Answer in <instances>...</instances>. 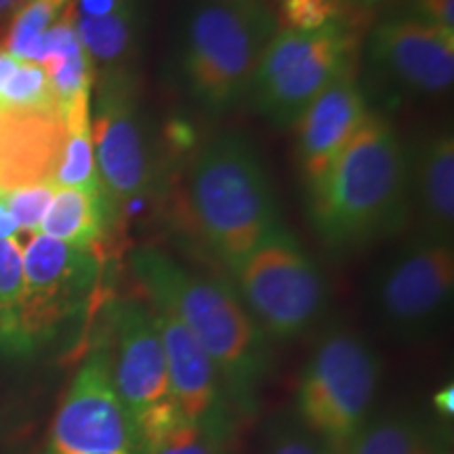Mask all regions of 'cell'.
Segmentation results:
<instances>
[{"label":"cell","mask_w":454,"mask_h":454,"mask_svg":"<svg viewBox=\"0 0 454 454\" xmlns=\"http://www.w3.org/2000/svg\"><path fill=\"white\" fill-rule=\"evenodd\" d=\"M130 271L147 301L177 317L211 357L240 423L254 421L274 356L271 340L244 308L234 286L185 268L152 247L133 251Z\"/></svg>","instance_id":"1"},{"label":"cell","mask_w":454,"mask_h":454,"mask_svg":"<svg viewBox=\"0 0 454 454\" xmlns=\"http://www.w3.org/2000/svg\"><path fill=\"white\" fill-rule=\"evenodd\" d=\"M308 194L311 223L331 251L364 248L406 223L411 152L387 118L368 110L354 139Z\"/></svg>","instance_id":"2"},{"label":"cell","mask_w":454,"mask_h":454,"mask_svg":"<svg viewBox=\"0 0 454 454\" xmlns=\"http://www.w3.org/2000/svg\"><path fill=\"white\" fill-rule=\"evenodd\" d=\"M187 207L198 236L227 270L280 225L268 170L236 133L200 147L187 175Z\"/></svg>","instance_id":"3"},{"label":"cell","mask_w":454,"mask_h":454,"mask_svg":"<svg viewBox=\"0 0 454 454\" xmlns=\"http://www.w3.org/2000/svg\"><path fill=\"white\" fill-rule=\"evenodd\" d=\"M276 32L271 11L236 0H196L181 27L179 72L187 95L213 114L240 104Z\"/></svg>","instance_id":"4"},{"label":"cell","mask_w":454,"mask_h":454,"mask_svg":"<svg viewBox=\"0 0 454 454\" xmlns=\"http://www.w3.org/2000/svg\"><path fill=\"white\" fill-rule=\"evenodd\" d=\"M383 362L364 334L328 326L301 371L293 414L331 454H348L377 414Z\"/></svg>","instance_id":"5"},{"label":"cell","mask_w":454,"mask_h":454,"mask_svg":"<svg viewBox=\"0 0 454 454\" xmlns=\"http://www.w3.org/2000/svg\"><path fill=\"white\" fill-rule=\"evenodd\" d=\"M231 286L271 343H288L322 322L328 286L316 261L278 225L230 270Z\"/></svg>","instance_id":"6"},{"label":"cell","mask_w":454,"mask_h":454,"mask_svg":"<svg viewBox=\"0 0 454 454\" xmlns=\"http://www.w3.org/2000/svg\"><path fill=\"white\" fill-rule=\"evenodd\" d=\"M104 261L99 248H76L34 234L24 247L21 357L55 348L76 331L99 297Z\"/></svg>","instance_id":"7"},{"label":"cell","mask_w":454,"mask_h":454,"mask_svg":"<svg viewBox=\"0 0 454 454\" xmlns=\"http://www.w3.org/2000/svg\"><path fill=\"white\" fill-rule=\"evenodd\" d=\"M357 38L345 20L314 32L278 30L261 55L248 99L276 127L301 114L339 74L356 66Z\"/></svg>","instance_id":"8"},{"label":"cell","mask_w":454,"mask_h":454,"mask_svg":"<svg viewBox=\"0 0 454 454\" xmlns=\"http://www.w3.org/2000/svg\"><path fill=\"white\" fill-rule=\"evenodd\" d=\"M454 294L452 242L414 236L379 268L371 282V305L391 339H427L446 320Z\"/></svg>","instance_id":"9"},{"label":"cell","mask_w":454,"mask_h":454,"mask_svg":"<svg viewBox=\"0 0 454 454\" xmlns=\"http://www.w3.org/2000/svg\"><path fill=\"white\" fill-rule=\"evenodd\" d=\"M107 349L114 389L139 442L181 417L170 395L160 326L150 301L122 299L114 305Z\"/></svg>","instance_id":"10"},{"label":"cell","mask_w":454,"mask_h":454,"mask_svg":"<svg viewBox=\"0 0 454 454\" xmlns=\"http://www.w3.org/2000/svg\"><path fill=\"white\" fill-rule=\"evenodd\" d=\"M43 454H141L112 381L107 343L95 345L67 385Z\"/></svg>","instance_id":"11"},{"label":"cell","mask_w":454,"mask_h":454,"mask_svg":"<svg viewBox=\"0 0 454 454\" xmlns=\"http://www.w3.org/2000/svg\"><path fill=\"white\" fill-rule=\"evenodd\" d=\"M90 133L101 185L116 213L150 194L156 184L154 152L122 67L101 76L90 106Z\"/></svg>","instance_id":"12"},{"label":"cell","mask_w":454,"mask_h":454,"mask_svg":"<svg viewBox=\"0 0 454 454\" xmlns=\"http://www.w3.org/2000/svg\"><path fill=\"white\" fill-rule=\"evenodd\" d=\"M366 61L394 98H438L454 82V34L411 15L389 17L368 34Z\"/></svg>","instance_id":"13"},{"label":"cell","mask_w":454,"mask_h":454,"mask_svg":"<svg viewBox=\"0 0 454 454\" xmlns=\"http://www.w3.org/2000/svg\"><path fill=\"white\" fill-rule=\"evenodd\" d=\"M154 311L167 356L170 395L179 414L219 446L234 452L240 435V419L217 368L177 317L160 308H154Z\"/></svg>","instance_id":"14"},{"label":"cell","mask_w":454,"mask_h":454,"mask_svg":"<svg viewBox=\"0 0 454 454\" xmlns=\"http://www.w3.org/2000/svg\"><path fill=\"white\" fill-rule=\"evenodd\" d=\"M368 114L356 66L339 74L294 122L297 160L308 187L322 179L360 130Z\"/></svg>","instance_id":"15"},{"label":"cell","mask_w":454,"mask_h":454,"mask_svg":"<svg viewBox=\"0 0 454 454\" xmlns=\"http://www.w3.org/2000/svg\"><path fill=\"white\" fill-rule=\"evenodd\" d=\"M64 141L61 116L0 110V192L51 184Z\"/></svg>","instance_id":"16"},{"label":"cell","mask_w":454,"mask_h":454,"mask_svg":"<svg viewBox=\"0 0 454 454\" xmlns=\"http://www.w3.org/2000/svg\"><path fill=\"white\" fill-rule=\"evenodd\" d=\"M411 202L421 217V231L452 242L454 234V137L438 130L411 154Z\"/></svg>","instance_id":"17"},{"label":"cell","mask_w":454,"mask_h":454,"mask_svg":"<svg viewBox=\"0 0 454 454\" xmlns=\"http://www.w3.org/2000/svg\"><path fill=\"white\" fill-rule=\"evenodd\" d=\"M348 454H450L448 434L434 414L394 408L374 414Z\"/></svg>","instance_id":"18"},{"label":"cell","mask_w":454,"mask_h":454,"mask_svg":"<svg viewBox=\"0 0 454 454\" xmlns=\"http://www.w3.org/2000/svg\"><path fill=\"white\" fill-rule=\"evenodd\" d=\"M116 208L106 190L55 187L41 234L76 248H99Z\"/></svg>","instance_id":"19"},{"label":"cell","mask_w":454,"mask_h":454,"mask_svg":"<svg viewBox=\"0 0 454 454\" xmlns=\"http://www.w3.org/2000/svg\"><path fill=\"white\" fill-rule=\"evenodd\" d=\"M90 106H93V93L78 98L61 114L66 124V141L51 179L55 187L104 190L95 160L93 133H90Z\"/></svg>","instance_id":"20"},{"label":"cell","mask_w":454,"mask_h":454,"mask_svg":"<svg viewBox=\"0 0 454 454\" xmlns=\"http://www.w3.org/2000/svg\"><path fill=\"white\" fill-rule=\"evenodd\" d=\"M76 32L95 70H121L124 61L137 47L141 13L137 7H129L106 17H76Z\"/></svg>","instance_id":"21"},{"label":"cell","mask_w":454,"mask_h":454,"mask_svg":"<svg viewBox=\"0 0 454 454\" xmlns=\"http://www.w3.org/2000/svg\"><path fill=\"white\" fill-rule=\"evenodd\" d=\"M21 294L24 247L21 240H0V356L21 360Z\"/></svg>","instance_id":"22"},{"label":"cell","mask_w":454,"mask_h":454,"mask_svg":"<svg viewBox=\"0 0 454 454\" xmlns=\"http://www.w3.org/2000/svg\"><path fill=\"white\" fill-rule=\"evenodd\" d=\"M0 110L38 112L61 116L59 104H57L53 87H51L47 67L30 64V61H20L13 76L4 84Z\"/></svg>","instance_id":"23"},{"label":"cell","mask_w":454,"mask_h":454,"mask_svg":"<svg viewBox=\"0 0 454 454\" xmlns=\"http://www.w3.org/2000/svg\"><path fill=\"white\" fill-rule=\"evenodd\" d=\"M66 7L67 0H27L24 7L11 17L3 49L9 51L15 59L27 61L32 49L59 20Z\"/></svg>","instance_id":"24"},{"label":"cell","mask_w":454,"mask_h":454,"mask_svg":"<svg viewBox=\"0 0 454 454\" xmlns=\"http://www.w3.org/2000/svg\"><path fill=\"white\" fill-rule=\"evenodd\" d=\"M141 454H231L184 417L139 442Z\"/></svg>","instance_id":"25"},{"label":"cell","mask_w":454,"mask_h":454,"mask_svg":"<svg viewBox=\"0 0 454 454\" xmlns=\"http://www.w3.org/2000/svg\"><path fill=\"white\" fill-rule=\"evenodd\" d=\"M261 454H331V450L301 425L293 411H284L265 425Z\"/></svg>","instance_id":"26"},{"label":"cell","mask_w":454,"mask_h":454,"mask_svg":"<svg viewBox=\"0 0 454 454\" xmlns=\"http://www.w3.org/2000/svg\"><path fill=\"white\" fill-rule=\"evenodd\" d=\"M278 30L314 32L345 20L340 0H278Z\"/></svg>","instance_id":"27"},{"label":"cell","mask_w":454,"mask_h":454,"mask_svg":"<svg viewBox=\"0 0 454 454\" xmlns=\"http://www.w3.org/2000/svg\"><path fill=\"white\" fill-rule=\"evenodd\" d=\"M55 185L53 184H38L20 187V190L3 192V200L17 221L20 231L26 234H41V223L47 215L51 200H53Z\"/></svg>","instance_id":"28"},{"label":"cell","mask_w":454,"mask_h":454,"mask_svg":"<svg viewBox=\"0 0 454 454\" xmlns=\"http://www.w3.org/2000/svg\"><path fill=\"white\" fill-rule=\"evenodd\" d=\"M404 15L454 34V0H411V11Z\"/></svg>","instance_id":"29"},{"label":"cell","mask_w":454,"mask_h":454,"mask_svg":"<svg viewBox=\"0 0 454 454\" xmlns=\"http://www.w3.org/2000/svg\"><path fill=\"white\" fill-rule=\"evenodd\" d=\"M137 4V0H72L76 17H106Z\"/></svg>","instance_id":"30"},{"label":"cell","mask_w":454,"mask_h":454,"mask_svg":"<svg viewBox=\"0 0 454 454\" xmlns=\"http://www.w3.org/2000/svg\"><path fill=\"white\" fill-rule=\"evenodd\" d=\"M20 234L21 231L17 227V221L4 204L3 194H0V240H20Z\"/></svg>","instance_id":"31"},{"label":"cell","mask_w":454,"mask_h":454,"mask_svg":"<svg viewBox=\"0 0 454 454\" xmlns=\"http://www.w3.org/2000/svg\"><path fill=\"white\" fill-rule=\"evenodd\" d=\"M434 408L438 411L442 421H446V419L452 417L454 412V387L450 383L444 385L438 394L434 395Z\"/></svg>","instance_id":"32"},{"label":"cell","mask_w":454,"mask_h":454,"mask_svg":"<svg viewBox=\"0 0 454 454\" xmlns=\"http://www.w3.org/2000/svg\"><path fill=\"white\" fill-rule=\"evenodd\" d=\"M17 66H20V59H15L9 51H4L3 47H0V101H3L4 84H7L9 78L13 76Z\"/></svg>","instance_id":"33"},{"label":"cell","mask_w":454,"mask_h":454,"mask_svg":"<svg viewBox=\"0 0 454 454\" xmlns=\"http://www.w3.org/2000/svg\"><path fill=\"white\" fill-rule=\"evenodd\" d=\"M27 0H0V24H4V21H11V17H13L17 11H20Z\"/></svg>","instance_id":"34"},{"label":"cell","mask_w":454,"mask_h":454,"mask_svg":"<svg viewBox=\"0 0 454 454\" xmlns=\"http://www.w3.org/2000/svg\"><path fill=\"white\" fill-rule=\"evenodd\" d=\"M343 7H351V9H372L377 4L385 3V0H340Z\"/></svg>","instance_id":"35"},{"label":"cell","mask_w":454,"mask_h":454,"mask_svg":"<svg viewBox=\"0 0 454 454\" xmlns=\"http://www.w3.org/2000/svg\"><path fill=\"white\" fill-rule=\"evenodd\" d=\"M236 3H242V4H253V7H261V9L271 11V13H274V11H276V4H278V0H236Z\"/></svg>","instance_id":"36"},{"label":"cell","mask_w":454,"mask_h":454,"mask_svg":"<svg viewBox=\"0 0 454 454\" xmlns=\"http://www.w3.org/2000/svg\"><path fill=\"white\" fill-rule=\"evenodd\" d=\"M0 194H3V192H0Z\"/></svg>","instance_id":"37"}]
</instances>
